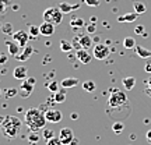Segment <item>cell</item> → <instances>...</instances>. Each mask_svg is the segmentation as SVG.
<instances>
[{
	"label": "cell",
	"mask_w": 151,
	"mask_h": 145,
	"mask_svg": "<svg viewBox=\"0 0 151 145\" xmlns=\"http://www.w3.org/2000/svg\"><path fill=\"white\" fill-rule=\"evenodd\" d=\"M132 113V106L126 92L113 88L106 102V114L112 121H124Z\"/></svg>",
	"instance_id": "obj_1"
},
{
	"label": "cell",
	"mask_w": 151,
	"mask_h": 145,
	"mask_svg": "<svg viewBox=\"0 0 151 145\" xmlns=\"http://www.w3.org/2000/svg\"><path fill=\"white\" fill-rule=\"evenodd\" d=\"M46 117H45V112L38 108H31L25 112L24 116V123L31 131H39L43 130L46 126Z\"/></svg>",
	"instance_id": "obj_2"
},
{
	"label": "cell",
	"mask_w": 151,
	"mask_h": 145,
	"mask_svg": "<svg viewBox=\"0 0 151 145\" xmlns=\"http://www.w3.org/2000/svg\"><path fill=\"white\" fill-rule=\"evenodd\" d=\"M21 120L17 117H13V116H6L3 123H1V127H3V133L7 138H16L20 130H21Z\"/></svg>",
	"instance_id": "obj_3"
},
{
	"label": "cell",
	"mask_w": 151,
	"mask_h": 145,
	"mask_svg": "<svg viewBox=\"0 0 151 145\" xmlns=\"http://www.w3.org/2000/svg\"><path fill=\"white\" fill-rule=\"evenodd\" d=\"M43 21L52 22L55 25H59L60 22L63 21V13L60 11V9L56 7H48L43 11Z\"/></svg>",
	"instance_id": "obj_4"
},
{
	"label": "cell",
	"mask_w": 151,
	"mask_h": 145,
	"mask_svg": "<svg viewBox=\"0 0 151 145\" xmlns=\"http://www.w3.org/2000/svg\"><path fill=\"white\" fill-rule=\"evenodd\" d=\"M111 53V48H109L106 43H95L94 45V50H92V56L97 60H105Z\"/></svg>",
	"instance_id": "obj_5"
},
{
	"label": "cell",
	"mask_w": 151,
	"mask_h": 145,
	"mask_svg": "<svg viewBox=\"0 0 151 145\" xmlns=\"http://www.w3.org/2000/svg\"><path fill=\"white\" fill-rule=\"evenodd\" d=\"M45 117L48 120V123H52V124H58L62 121V119H63V114L60 110L58 109H48L46 112H45Z\"/></svg>",
	"instance_id": "obj_6"
},
{
	"label": "cell",
	"mask_w": 151,
	"mask_h": 145,
	"mask_svg": "<svg viewBox=\"0 0 151 145\" xmlns=\"http://www.w3.org/2000/svg\"><path fill=\"white\" fill-rule=\"evenodd\" d=\"M60 138V141L63 142V145H70L71 141L74 140V133H73V130L70 127H63V129L59 131V135H58Z\"/></svg>",
	"instance_id": "obj_7"
},
{
	"label": "cell",
	"mask_w": 151,
	"mask_h": 145,
	"mask_svg": "<svg viewBox=\"0 0 151 145\" xmlns=\"http://www.w3.org/2000/svg\"><path fill=\"white\" fill-rule=\"evenodd\" d=\"M13 41H16L21 48H24V46H27L28 45L29 34H28L27 31H24V29H20V31H17V32L13 34Z\"/></svg>",
	"instance_id": "obj_8"
},
{
	"label": "cell",
	"mask_w": 151,
	"mask_h": 145,
	"mask_svg": "<svg viewBox=\"0 0 151 145\" xmlns=\"http://www.w3.org/2000/svg\"><path fill=\"white\" fill-rule=\"evenodd\" d=\"M76 39L78 41V43H80V46L83 49H88L91 48V45H94V41H92V36L91 35H88V34H78L77 36H76Z\"/></svg>",
	"instance_id": "obj_9"
},
{
	"label": "cell",
	"mask_w": 151,
	"mask_h": 145,
	"mask_svg": "<svg viewBox=\"0 0 151 145\" xmlns=\"http://www.w3.org/2000/svg\"><path fill=\"white\" fill-rule=\"evenodd\" d=\"M76 56H77V60L83 63V64H88V63H91V60L94 56L88 53V50L87 49H78L77 52H76Z\"/></svg>",
	"instance_id": "obj_10"
},
{
	"label": "cell",
	"mask_w": 151,
	"mask_h": 145,
	"mask_svg": "<svg viewBox=\"0 0 151 145\" xmlns=\"http://www.w3.org/2000/svg\"><path fill=\"white\" fill-rule=\"evenodd\" d=\"M34 91V85L31 82H28L27 80H24L21 82V86L18 88V94L21 95L22 98H28Z\"/></svg>",
	"instance_id": "obj_11"
},
{
	"label": "cell",
	"mask_w": 151,
	"mask_h": 145,
	"mask_svg": "<svg viewBox=\"0 0 151 145\" xmlns=\"http://www.w3.org/2000/svg\"><path fill=\"white\" fill-rule=\"evenodd\" d=\"M39 31H41V35H42V36H52L55 34V24L43 21L42 24L39 25Z\"/></svg>",
	"instance_id": "obj_12"
},
{
	"label": "cell",
	"mask_w": 151,
	"mask_h": 145,
	"mask_svg": "<svg viewBox=\"0 0 151 145\" xmlns=\"http://www.w3.org/2000/svg\"><path fill=\"white\" fill-rule=\"evenodd\" d=\"M13 75L16 80H20V81H24L28 78V69L25 66H17L16 69L13 70Z\"/></svg>",
	"instance_id": "obj_13"
},
{
	"label": "cell",
	"mask_w": 151,
	"mask_h": 145,
	"mask_svg": "<svg viewBox=\"0 0 151 145\" xmlns=\"http://www.w3.org/2000/svg\"><path fill=\"white\" fill-rule=\"evenodd\" d=\"M58 7L60 9V11L63 14H69V13H73V11L78 10L80 9V3H76V4H70V3H66V1H60Z\"/></svg>",
	"instance_id": "obj_14"
},
{
	"label": "cell",
	"mask_w": 151,
	"mask_h": 145,
	"mask_svg": "<svg viewBox=\"0 0 151 145\" xmlns=\"http://www.w3.org/2000/svg\"><path fill=\"white\" fill-rule=\"evenodd\" d=\"M32 53H34V48L31 45H27V46L22 48L21 53L18 54V56H16V60H18V61H25V60H28L32 56Z\"/></svg>",
	"instance_id": "obj_15"
},
{
	"label": "cell",
	"mask_w": 151,
	"mask_h": 145,
	"mask_svg": "<svg viewBox=\"0 0 151 145\" xmlns=\"http://www.w3.org/2000/svg\"><path fill=\"white\" fill-rule=\"evenodd\" d=\"M76 85H78V78H76V77H66V78L60 81V86L65 88V89L74 88Z\"/></svg>",
	"instance_id": "obj_16"
},
{
	"label": "cell",
	"mask_w": 151,
	"mask_h": 145,
	"mask_svg": "<svg viewBox=\"0 0 151 145\" xmlns=\"http://www.w3.org/2000/svg\"><path fill=\"white\" fill-rule=\"evenodd\" d=\"M6 45H7V48H9V54L10 56H18V54L21 53L22 48L18 45V43L16 42V41H13V42H6Z\"/></svg>",
	"instance_id": "obj_17"
},
{
	"label": "cell",
	"mask_w": 151,
	"mask_h": 145,
	"mask_svg": "<svg viewBox=\"0 0 151 145\" xmlns=\"http://www.w3.org/2000/svg\"><path fill=\"white\" fill-rule=\"evenodd\" d=\"M136 53L139 57L141 59H151V49H147V48H143L140 45H136Z\"/></svg>",
	"instance_id": "obj_18"
},
{
	"label": "cell",
	"mask_w": 151,
	"mask_h": 145,
	"mask_svg": "<svg viewBox=\"0 0 151 145\" xmlns=\"http://www.w3.org/2000/svg\"><path fill=\"white\" fill-rule=\"evenodd\" d=\"M139 14L133 11V13H127V14H123V16H119L118 17V21L119 22H134L137 20Z\"/></svg>",
	"instance_id": "obj_19"
},
{
	"label": "cell",
	"mask_w": 151,
	"mask_h": 145,
	"mask_svg": "<svg viewBox=\"0 0 151 145\" xmlns=\"http://www.w3.org/2000/svg\"><path fill=\"white\" fill-rule=\"evenodd\" d=\"M122 84H123L124 91H132L136 85V78L134 77H124L122 80Z\"/></svg>",
	"instance_id": "obj_20"
},
{
	"label": "cell",
	"mask_w": 151,
	"mask_h": 145,
	"mask_svg": "<svg viewBox=\"0 0 151 145\" xmlns=\"http://www.w3.org/2000/svg\"><path fill=\"white\" fill-rule=\"evenodd\" d=\"M133 9H134V11L140 16V14H144L147 11V6L143 3V1H139V0H134L133 1Z\"/></svg>",
	"instance_id": "obj_21"
},
{
	"label": "cell",
	"mask_w": 151,
	"mask_h": 145,
	"mask_svg": "<svg viewBox=\"0 0 151 145\" xmlns=\"http://www.w3.org/2000/svg\"><path fill=\"white\" fill-rule=\"evenodd\" d=\"M53 101L56 103H63L66 101V89L63 88V89H59V91L55 94L53 96Z\"/></svg>",
	"instance_id": "obj_22"
},
{
	"label": "cell",
	"mask_w": 151,
	"mask_h": 145,
	"mask_svg": "<svg viewBox=\"0 0 151 145\" xmlns=\"http://www.w3.org/2000/svg\"><path fill=\"white\" fill-rule=\"evenodd\" d=\"M83 89L87 92H94L95 89H97V85H95V82L91 80H87L83 82Z\"/></svg>",
	"instance_id": "obj_23"
},
{
	"label": "cell",
	"mask_w": 151,
	"mask_h": 145,
	"mask_svg": "<svg viewBox=\"0 0 151 145\" xmlns=\"http://www.w3.org/2000/svg\"><path fill=\"white\" fill-rule=\"evenodd\" d=\"M71 49H73V43L71 42L66 41V39H62V41H60V50H62V52L69 53V52H71Z\"/></svg>",
	"instance_id": "obj_24"
},
{
	"label": "cell",
	"mask_w": 151,
	"mask_h": 145,
	"mask_svg": "<svg viewBox=\"0 0 151 145\" xmlns=\"http://www.w3.org/2000/svg\"><path fill=\"white\" fill-rule=\"evenodd\" d=\"M41 137H42V135H39V134H38V131H31V133L28 134L27 140H28V142H29V144L35 145V144L38 142V141L41 140Z\"/></svg>",
	"instance_id": "obj_25"
},
{
	"label": "cell",
	"mask_w": 151,
	"mask_h": 145,
	"mask_svg": "<svg viewBox=\"0 0 151 145\" xmlns=\"http://www.w3.org/2000/svg\"><path fill=\"white\" fill-rule=\"evenodd\" d=\"M70 27L74 29V31H77L78 28H83L84 27V20L83 18H73L70 22Z\"/></svg>",
	"instance_id": "obj_26"
},
{
	"label": "cell",
	"mask_w": 151,
	"mask_h": 145,
	"mask_svg": "<svg viewBox=\"0 0 151 145\" xmlns=\"http://www.w3.org/2000/svg\"><path fill=\"white\" fill-rule=\"evenodd\" d=\"M136 39L134 38H132V36H127V38H124V41H123V46L126 49H134L136 48Z\"/></svg>",
	"instance_id": "obj_27"
},
{
	"label": "cell",
	"mask_w": 151,
	"mask_h": 145,
	"mask_svg": "<svg viewBox=\"0 0 151 145\" xmlns=\"http://www.w3.org/2000/svg\"><path fill=\"white\" fill-rule=\"evenodd\" d=\"M124 129V123L123 121H113L112 123V130L115 134H120Z\"/></svg>",
	"instance_id": "obj_28"
},
{
	"label": "cell",
	"mask_w": 151,
	"mask_h": 145,
	"mask_svg": "<svg viewBox=\"0 0 151 145\" xmlns=\"http://www.w3.org/2000/svg\"><path fill=\"white\" fill-rule=\"evenodd\" d=\"M53 137H56L55 135V131L53 130H50V129H43L42 131V138L45 141H49L50 138H53Z\"/></svg>",
	"instance_id": "obj_29"
},
{
	"label": "cell",
	"mask_w": 151,
	"mask_h": 145,
	"mask_svg": "<svg viewBox=\"0 0 151 145\" xmlns=\"http://www.w3.org/2000/svg\"><path fill=\"white\" fill-rule=\"evenodd\" d=\"M59 88H60V82H58V81H50L48 84V89L50 92H53V94L59 91Z\"/></svg>",
	"instance_id": "obj_30"
},
{
	"label": "cell",
	"mask_w": 151,
	"mask_h": 145,
	"mask_svg": "<svg viewBox=\"0 0 151 145\" xmlns=\"http://www.w3.org/2000/svg\"><path fill=\"white\" fill-rule=\"evenodd\" d=\"M28 34H29V36L32 38H37L41 35V31H39V27H35V25H31L29 29H28Z\"/></svg>",
	"instance_id": "obj_31"
},
{
	"label": "cell",
	"mask_w": 151,
	"mask_h": 145,
	"mask_svg": "<svg viewBox=\"0 0 151 145\" xmlns=\"http://www.w3.org/2000/svg\"><path fill=\"white\" fill-rule=\"evenodd\" d=\"M1 31H3V34H6V35H13V25L7 22L4 25H1Z\"/></svg>",
	"instance_id": "obj_32"
},
{
	"label": "cell",
	"mask_w": 151,
	"mask_h": 145,
	"mask_svg": "<svg viewBox=\"0 0 151 145\" xmlns=\"http://www.w3.org/2000/svg\"><path fill=\"white\" fill-rule=\"evenodd\" d=\"M17 94H18V89H17V88H9V89H6V92H4L6 98H11V96H16Z\"/></svg>",
	"instance_id": "obj_33"
},
{
	"label": "cell",
	"mask_w": 151,
	"mask_h": 145,
	"mask_svg": "<svg viewBox=\"0 0 151 145\" xmlns=\"http://www.w3.org/2000/svg\"><path fill=\"white\" fill-rule=\"evenodd\" d=\"M46 145H63V142L60 141L59 137H53V138H50L49 141H46Z\"/></svg>",
	"instance_id": "obj_34"
},
{
	"label": "cell",
	"mask_w": 151,
	"mask_h": 145,
	"mask_svg": "<svg viewBox=\"0 0 151 145\" xmlns=\"http://www.w3.org/2000/svg\"><path fill=\"white\" fill-rule=\"evenodd\" d=\"M144 94L148 95V96H151V77L147 80V82H146V86H144Z\"/></svg>",
	"instance_id": "obj_35"
},
{
	"label": "cell",
	"mask_w": 151,
	"mask_h": 145,
	"mask_svg": "<svg viewBox=\"0 0 151 145\" xmlns=\"http://www.w3.org/2000/svg\"><path fill=\"white\" fill-rule=\"evenodd\" d=\"M95 29H97V25H95V22H92V24H90V25L87 27V34H88V35H92V34H95Z\"/></svg>",
	"instance_id": "obj_36"
},
{
	"label": "cell",
	"mask_w": 151,
	"mask_h": 145,
	"mask_svg": "<svg viewBox=\"0 0 151 145\" xmlns=\"http://www.w3.org/2000/svg\"><path fill=\"white\" fill-rule=\"evenodd\" d=\"M87 6H91V7H98L99 6V0H84Z\"/></svg>",
	"instance_id": "obj_37"
},
{
	"label": "cell",
	"mask_w": 151,
	"mask_h": 145,
	"mask_svg": "<svg viewBox=\"0 0 151 145\" xmlns=\"http://www.w3.org/2000/svg\"><path fill=\"white\" fill-rule=\"evenodd\" d=\"M9 60V56L6 53H0V64H6Z\"/></svg>",
	"instance_id": "obj_38"
},
{
	"label": "cell",
	"mask_w": 151,
	"mask_h": 145,
	"mask_svg": "<svg viewBox=\"0 0 151 145\" xmlns=\"http://www.w3.org/2000/svg\"><path fill=\"white\" fill-rule=\"evenodd\" d=\"M134 32L137 34V35H143L146 31H144V27H143V25H137V27H136V29H134Z\"/></svg>",
	"instance_id": "obj_39"
},
{
	"label": "cell",
	"mask_w": 151,
	"mask_h": 145,
	"mask_svg": "<svg viewBox=\"0 0 151 145\" xmlns=\"http://www.w3.org/2000/svg\"><path fill=\"white\" fill-rule=\"evenodd\" d=\"M144 70H146L147 73H151V59L147 60V64L144 66Z\"/></svg>",
	"instance_id": "obj_40"
},
{
	"label": "cell",
	"mask_w": 151,
	"mask_h": 145,
	"mask_svg": "<svg viewBox=\"0 0 151 145\" xmlns=\"http://www.w3.org/2000/svg\"><path fill=\"white\" fill-rule=\"evenodd\" d=\"M27 81H28V82H31L32 85H35V84H37V80H35L34 77H28V78H27Z\"/></svg>",
	"instance_id": "obj_41"
},
{
	"label": "cell",
	"mask_w": 151,
	"mask_h": 145,
	"mask_svg": "<svg viewBox=\"0 0 151 145\" xmlns=\"http://www.w3.org/2000/svg\"><path fill=\"white\" fill-rule=\"evenodd\" d=\"M146 138H147V141H148V142H150V144H151V130H148V131H147Z\"/></svg>",
	"instance_id": "obj_42"
},
{
	"label": "cell",
	"mask_w": 151,
	"mask_h": 145,
	"mask_svg": "<svg viewBox=\"0 0 151 145\" xmlns=\"http://www.w3.org/2000/svg\"><path fill=\"white\" fill-rule=\"evenodd\" d=\"M78 144H80V141H78V138H76V137H74V140L71 141V144H70V145H78Z\"/></svg>",
	"instance_id": "obj_43"
},
{
	"label": "cell",
	"mask_w": 151,
	"mask_h": 145,
	"mask_svg": "<svg viewBox=\"0 0 151 145\" xmlns=\"http://www.w3.org/2000/svg\"><path fill=\"white\" fill-rule=\"evenodd\" d=\"M70 117L73 119V120H77V119H78V114H77V113H71Z\"/></svg>",
	"instance_id": "obj_44"
},
{
	"label": "cell",
	"mask_w": 151,
	"mask_h": 145,
	"mask_svg": "<svg viewBox=\"0 0 151 145\" xmlns=\"http://www.w3.org/2000/svg\"><path fill=\"white\" fill-rule=\"evenodd\" d=\"M92 41L95 43H99V36H92Z\"/></svg>",
	"instance_id": "obj_45"
},
{
	"label": "cell",
	"mask_w": 151,
	"mask_h": 145,
	"mask_svg": "<svg viewBox=\"0 0 151 145\" xmlns=\"http://www.w3.org/2000/svg\"><path fill=\"white\" fill-rule=\"evenodd\" d=\"M0 95H1V89H0Z\"/></svg>",
	"instance_id": "obj_46"
},
{
	"label": "cell",
	"mask_w": 151,
	"mask_h": 145,
	"mask_svg": "<svg viewBox=\"0 0 151 145\" xmlns=\"http://www.w3.org/2000/svg\"><path fill=\"white\" fill-rule=\"evenodd\" d=\"M108 1H111V0H108ZM113 1H115V0H113Z\"/></svg>",
	"instance_id": "obj_47"
}]
</instances>
